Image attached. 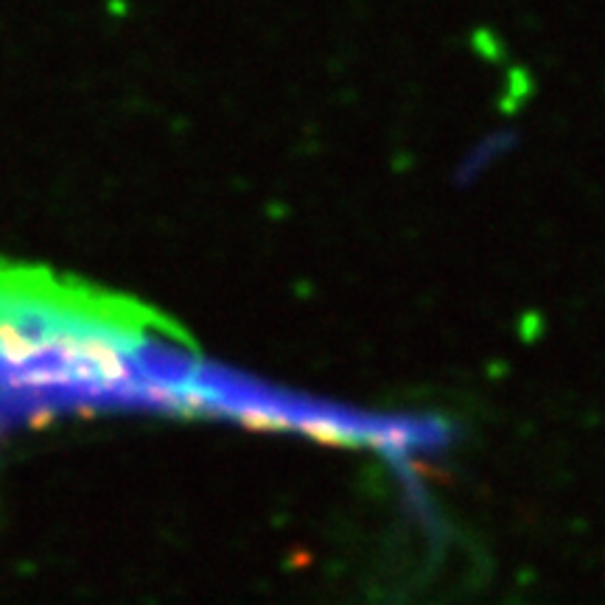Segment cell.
<instances>
[{"instance_id":"1","label":"cell","mask_w":605,"mask_h":605,"mask_svg":"<svg viewBox=\"0 0 605 605\" xmlns=\"http://www.w3.org/2000/svg\"><path fill=\"white\" fill-rule=\"evenodd\" d=\"M238 384L110 297L0 273V438L71 416H236Z\"/></svg>"}]
</instances>
